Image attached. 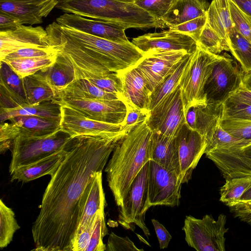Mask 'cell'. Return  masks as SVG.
<instances>
[{"mask_svg":"<svg viewBox=\"0 0 251 251\" xmlns=\"http://www.w3.org/2000/svg\"><path fill=\"white\" fill-rule=\"evenodd\" d=\"M177 0H135L134 3L154 18L161 21Z\"/></svg>","mask_w":251,"mask_h":251,"instance_id":"cell-42","label":"cell"},{"mask_svg":"<svg viewBox=\"0 0 251 251\" xmlns=\"http://www.w3.org/2000/svg\"><path fill=\"white\" fill-rule=\"evenodd\" d=\"M242 73V86L251 91V71Z\"/></svg>","mask_w":251,"mask_h":251,"instance_id":"cell-55","label":"cell"},{"mask_svg":"<svg viewBox=\"0 0 251 251\" xmlns=\"http://www.w3.org/2000/svg\"><path fill=\"white\" fill-rule=\"evenodd\" d=\"M57 53L45 57L20 58L0 61L7 63L16 73L22 78H24L34 75L40 70L51 65L55 62Z\"/></svg>","mask_w":251,"mask_h":251,"instance_id":"cell-36","label":"cell"},{"mask_svg":"<svg viewBox=\"0 0 251 251\" xmlns=\"http://www.w3.org/2000/svg\"><path fill=\"white\" fill-rule=\"evenodd\" d=\"M107 233L104 210H100L97 214L90 239L85 251H106V245L103 242V238Z\"/></svg>","mask_w":251,"mask_h":251,"instance_id":"cell-41","label":"cell"},{"mask_svg":"<svg viewBox=\"0 0 251 251\" xmlns=\"http://www.w3.org/2000/svg\"><path fill=\"white\" fill-rule=\"evenodd\" d=\"M22 25L17 18L0 11V31L14 29Z\"/></svg>","mask_w":251,"mask_h":251,"instance_id":"cell-53","label":"cell"},{"mask_svg":"<svg viewBox=\"0 0 251 251\" xmlns=\"http://www.w3.org/2000/svg\"><path fill=\"white\" fill-rule=\"evenodd\" d=\"M105 204L102 172H99L91 183L76 233L85 228H93L98 212L104 210Z\"/></svg>","mask_w":251,"mask_h":251,"instance_id":"cell-29","label":"cell"},{"mask_svg":"<svg viewBox=\"0 0 251 251\" xmlns=\"http://www.w3.org/2000/svg\"><path fill=\"white\" fill-rule=\"evenodd\" d=\"M192 53H187L176 63L155 87L150 95L149 111L179 85L182 73Z\"/></svg>","mask_w":251,"mask_h":251,"instance_id":"cell-32","label":"cell"},{"mask_svg":"<svg viewBox=\"0 0 251 251\" xmlns=\"http://www.w3.org/2000/svg\"><path fill=\"white\" fill-rule=\"evenodd\" d=\"M176 138L182 183H187L191 178L193 171L205 153L207 142L203 136L193 129L186 123Z\"/></svg>","mask_w":251,"mask_h":251,"instance_id":"cell-13","label":"cell"},{"mask_svg":"<svg viewBox=\"0 0 251 251\" xmlns=\"http://www.w3.org/2000/svg\"><path fill=\"white\" fill-rule=\"evenodd\" d=\"M106 251H140L143 250L138 249L128 237L119 236L112 232L106 245Z\"/></svg>","mask_w":251,"mask_h":251,"instance_id":"cell-48","label":"cell"},{"mask_svg":"<svg viewBox=\"0 0 251 251\" xmlns=\"http://www.w3.org/2000/svg\"><path fill=\"white\" fill-rule=\"evenodd\" d=\"M122 80L121 100L126 106L150 112V95L145 78L135 66L120 73Z\"/></svg>","mask_w":251,"mask_h":251,"instance_id":"cell-21","label":"cell"},{"mask_svg":"<svg viewBox=\"0 0 251 251\" xmlns=\"http://www.w3.org/2000/svg\"><path fill=\"white\" fill-rule=\"evenodd\" d=\"M120 1L123 2H134L135 0H116Z\"/></svg>","mask_w":251,"mask_h":251,"instance_id":"cell-58","label":"cell"},{"mask_svg":"<svg viewBox=\"0 0 251 251\" xmlns=\"http://www.w3.org/2000/svg\"><path fill=\"white\" fill-rule=\"evenodd\" d=\"M151 222L156 234L160 248L161 249L167 248L172 239V236L159 221L153 219L151 220Z\"/></svg>","mask_w":251,"mask_h":251,"instance_id":"cell-52","label":"cell"},{"mask_svg":"<svg viewBox=\"0 0 251 251\" xmlns=\"http://www.w3.org/2000/svg\"><path fill=\"white\" fill-rule=\"evenodd\" d=\"M206 21V14L169 28L186 34L192 37L197 43Z\"/></svg>","mask_w":251,"mask_h":251,"instance_id":"cell-45","label":"cell"},{"mask_svg":"<svg viewBox=\"0 0 251 251\" xmlns=\"http://www.w3.org/2000/svg\"><path fill=\"white\" fill-rule=\"evenodd\" d=\"M224 103L251 105V91L242 85Z\"/></svg>","mask_w":251,"mask_h":251,"instance_id":"cell-50","label":"cell"},{"mask_svg":"<svg viewBox=\"0 0 251 251\" xmlns=\"http://www.w3.org/2000/svg\"><path fill=\"white\" fill-rule=\"evenodd\" d=\"M71 140L67 145L60 151L43 159L16 170L11 175V180L13 181L17 180L23 182H28L47 175L51 176L56 172L68 153Z\"/></svg>","mask_w":251,"mask_h":251,"instance_id":"cell-27","label":"cell"},{"mask_svg":"<svg viewBox=\"0 0 251 251\" xmlns=\"http://www.w3.org/2000/svg\"><path fill=\"white\" fill-rule=\"evenodd\" d=\"M228 2L233 26L251 42V20L230 0Z\"/></svg>","mask_w":251,"mask_h":251,"instance_id":"cell-43","label":"cell"},{"mask_svg":"<svg viewBox=\"0 0 251 251\" xmlns=\"http://www.w3.org/2000/svg\"><path fill=\"white\" fill-rule=\"evenodd\" d=\"M58 50L55 62L51 65L40 70L34 75L58 92L60 98L61 92L75 81V72L70 59L63 52Z\"/></svg>","mask_w":251,"mask_h":251,"instance_id":"cell-23","label":"cell"},{"mask_svg":"<svg viewBox=\"0 0 251 251\" xmlns=\"http://www.w3.org/2000/svg\"><path fill=\"white\" fill-rule=\"evenodd\" d=\"M251 186V177H238L226 179L220 189V201L229 207L237 203L244 192Z\"/></svg>","mask_w":251,"mask_h":251,"instance_id":"cell-37","label":"cell"},{"mask_svg":"<svg viewBox=\"0 0 251 251\" xmlns=\"http://www.w3.org/2000/svg\"><path fill=\"white\" fill-rule=\"evenodd\" d=\"M0 102L13 108L27 104L23 78L6 62L0 61Z\"/></svg>","mask_w":251,"mask_h":251,"instance_id":"cell-26","label":"cell"},{"mask_svg":"<svg viewBox=\"0 0 251 251\" xmlns=\"http://www.w3.org/2000/svg\"><path fill=\"white\" fill-rule=\"evenodd\" d=\"M61 129L41 136L16 137L13 142L10 175L17 169L43 159L64 149L72 139Z\"/></svg>","mask_w":251,"mask_h":251,"instance_id":"cell-6","label":"cell"},{"mask_svg":"<svg viewBox=\"0 0 251 251\" xmlns=\"http://www.w3.org/2000/svg\"><path fill=\"white\" fill-rule=\"evenodd\" d=\"M205 154L220 170L226 179L251 177V160L242 148L216 149Z\"/></svg>","mask_w":251,"mask_h":251,"instance_id":"cell-20","label":"cell"},{"mask_svg":"<svg viewBox=\"0 0 251 251\" xmlns=\"http://www.w3.org/2000/svg\"><path fill=\"white\" fill-rule=\"evenodd\" d=\"M56 22L62 26L71 27L112 41L119 43L130 42L125 34L126 29L114 24L67 13L58 17Z\"/></svg>","mask_w":251,"mask_h":251,"instance_id":"cell-18","label":"cell"},{"mask_svg":"<svg viewBox=\"0 0 251 251\" xmlns=\"http://www.w3.org/2000/svg\"><path fill=\"white\" fill-rule=\"evenodd\" d=\"M152 132L146 121L127 131L112 151L105 172L108 186L119 207L134 179L151 160Z\"/></svg>","mask_w":251,"mask_h":251,"instance_id":"cell-2","label":"cell"},{"mask_svg":"<svg viewBox=\"0 0 251 251\" xmlns=\"http://www.w3.org/2000/svg\"><path fill=\"white\" fill-rule=\"evenodd\" d=\"M58 51V49L54 47L50 48H23L8 54L1 61L48 56L55 54Z\"/></svg>","mask_w":251,"mask_h":251,"instance_id":"cell-46","label":"cell"},{"mask_svg":"<svg viewBox=\"0 0 251 251\" xmlns=\"http://www.w3.org/2000/svg\"><path fill=\"white\" fill-rule=\"evenodd\" d=\"M220 56L209 52L197 43L196 50L191 54L179 83L185 117L190 108L207 103L205 86Z\"/></svg>","mask_w":251,"mask_h":251,"instance_id":"cell-5","label":"cell"},{"mask_svg":"<svg viewBox=\"0 0 251 251\" xmlns=\"http://www.w3.org/2000/svg\"><path fill=\"white\" fill-rule=\"evenodd\" d=\"M87 117L96 121L119 125L126 119L127 108L121 100H100L62 99L59 100Z\"/></svg>","mask_w":251,"mask_h":251,"instance_id":"cell-14","label":"cell"},{"mask_svg":"<svg viewBox=\"0 0 251 251\" xmlns=\"http://www.w3.org/2000/svg\"><path fill=\"white\" fill-rule=\"evenodd\" d=\"M226 217L219 215L215 220L206 215L202 219L187 216L182 229L188 245L198 251H225Z\"/></svg>","mask_w":251,"mask_h":251,"instance_id":"cell-7","label":"cell"},{"mask_svg":"<svg viewBox=\"0 0 251 251\" xmlns=\"http://www.w3.org/2000/svg\"><path fill=\"white\" fill-rule=\"evenodd\" d=\"M126 133L73 137L68 153L43 194L32 227L33 251H73L91 183Z\"/></svg>","mask_w":251,"mask_h":251,"instance_id":"cell-1","label":"cell"},{"mask_svg":"<svg viewBox=\"0 0 251 251\" xmlns=\"http://www.w3.org/2000/svg\"><path fill=\"white\" fill-rule=\"evenodd\" d=\"M23 82L28 104L60 100L59 94L34 74L23 78Z\"/></svg>","mask_w":251,"mask_h":251,"instance_id":"cell-34","label":"cell"},{"mask_svg":"<svg viewBox=\"0 0 251 251\" xmlns=\"http://www.w3.org/2000/svg\"><path fill=\"white\" fill-rule=\"evenodd\" d=\"M149 162L134 179L119 206L118 223L126 229L134 230V225L139 227L148 238L149 228L145 222L148 204Z\"/></svg>","mask_w":251,"mask_h":251,"instance_id":"cell-8","label":"cell"},{"mask_svg":"<svg viewBox=\"0 0 251 251\" xmlns=\"http://www.w3.org/2000/svg\"><path fill=\"white\" fill-rule=\"evenodd\" d=\"M126 108V115L123 125V129L127 131L146 121L149 116L150 112L130 106Z\"/></svg>","mask_w":251,"mask_h":251,"instance_id":"cell-49","label":"cell"},{"mask_svg":"<svg viewBox=\"0 0 251 251\" xmlns=\"http://www.w3.org/2000/svg\"><path fill=\"white\" fill-rule=\"evenodd\" d=\"M60 27L86 52L112 72L120 73L136 66L145 54L131 42L119 43L71 27Z\"/></svg>","mask_w":251,"mask_h":251,"instance_id":"cell-4","label":"cell"},{"mask_svg":"<svg viewBox=\"0 0 251 251\" xmlns=\"http://www.w3.org/2000/svg\"><path fill=\"white\" fill-rule=\"evenodd\" d=\"M227 43L229 51L239 63L242 73L251 71V42L233 26Z\"/></svg>","mask_w":251,"mask_h":251,"instance_id":"cell-35","label":"cell"},{"mask_svg":"<svg viewBox=\"0 0 251 251\" xmlns=\"http://www.w3.org/2000/svg\"><path fill=\"white\" fill-rule=\"evenodd\" d=\"M20 228L11 208L0 200V247H6L12 241L16 231Z\"/></svg>","mask_w":251,"mask_h":251,"instance_id":"cell-39","label":"cell"},{"mask_svg":"<svg viewBox=\"0 0 251 251\" xmlns=\"http://www.w3.org/2000/svg\"><path fill=\"white\" fill-rule=\"evenodd\" d=\"M224 119L251 121V105L224 103L222 119Z\"/></svg>","mask_w":251,"mask_h":251,"instance_id":"cell-47","label":"cell"},{"mask_svg":"<svg viewBox=\"0 0 251 251\" xmlns=\"http://www.w3.org/2000/svg\"><path fill=\"white\" fill-rule=\"evenodd\" d=\"M197 43L215 54H219L223 51H229L227 42L213 30L207 21Z\"/></svg>","mask_w":251,"mask_h":251,"instance_id":"cell-40","label":"cell"},{"mask_svg":"<svg viewBox=\"0 0 251 251\" xmlns=\"http://www.w3.org/2000/svg\"><path fill=\"white\" fill-rule=\"evenodd\" d=\"M250 201H251V186L242 195L238 203L245 202Z\"/></svg>","mask_w":251,"mask_h":251,"instance_id":"cell-56","label":"cell"},{"mask_svg":"<svg viewBox=\"0 0 251 251\" xmlns=\"http://www.w3.org/2000/svg\"><path fill=\"white\" fill-rule=\"evenodd\" d=\"M151 160L175 172L181 178L176 137H170L153 131L151 139Z\"/></svg>","mask_w":251,"mask_h":251,"instance_id":"cell-24","label":"cell"},{"mask_svg":"<svg viewBox=\"0 0 251 251\" xmlns=\"http://www.w3.org/2000/svg\"><path fill=\"white\" fill-rule=\"evenodd\" d=\"M65 98L100 100L120 99L118 95L106 92L84 79L75 80L61 92L60 100Z\"/></svg>","mask_w":251,"mask_h":251,"instance_id":"cell-31","label":"cell"},{"mask_svg":"<svg viewBox=\"0 0 251 251\" xmlns=\"http://www.w3.org/2000/svg\"><path fill=\"white\" fill-rule=\"evenodd\" d=\"M251 20V0H230Z\"/></svg>","mask_w":251,"mask_h":251,"instance_id":"cell-54","label":"cell"},{"mask_svg":"<svg viewBox=\"0 0 251 251\" xmlns=\"http://www.w3.org/2000/svg\"><path fill=\"white\" fill-rule=\"evenodd\" d=\"M206 15L208 25L227 42L229 34L233 26L228 0H212L209 5Z\"/></svg>","mask_w":251,"mask_h":251,"instance_id":"cell-33","label":"cell"},{"mask_svg":"<svg viewBox=\"0 0 251 251\" xmlns=\"http://www.w3.org/2000/svg\"><path fill=\"white\" fill-rule=\"evenodd\" d=\"M221 126L231 135L251 142V121L222 119Z\"/></svg>","mask_w":251,"mask_h":251,"instance_id":"cell-44","label":"cell"},{"mask_svg":"<svg viewBox=\"0 0 251 251\" xmlns=\"http://www.w3.org/2000/svg\"><path fill=\"white\" fill-rule=\"evenodd\" d=\"M56 7L65 13L114 24L126 29L165 27L161 21L134 2L116 0H59Z\"/></svg>","mask_w":251,"mask_h":251,"instance_id":"cell-3","label":"cell"},{"mask_svg":"<svg viewBox=\"0 0 251 251\" xmlns=\"http://www.w3.org/2000/svg\"><path fill=\"white\" fill-rule=\"evenodd\" d=\"M209 5L206 0H177L161 21L170 28L206 15Z\"/></svg>","mask_w":251,"mask_h":251,"instance_id":"cell-30","label":"cell"},{"mask_svg":"<svg viewBox=\"0 0 251 251\" xmlns=\"http://www.w3.org/2000/svg\"><path fill=\"white\" fill-rule=\"evenodd\" d=\"M242 76L231 58L221 55L205 86L206 103H224L242 85Z\"/></svg>","mask_w":251,"mask_h":251,"instance_id":"cell-11","label":"cell"},{"mask_svg":"<svg viewBox=\"0 0 251 251\" xmlns=\"http://www.w3.org/2000/svg\"><path fill=\"white\" fill-rule=\"evenodd\" d=\"M229 207L235 217L251 225V201L239 202Z\"/></svg>","mask_w":251,"mask_h":251,"instance_id":"cell-51","label":"cell"},{"mask_svg":"<svg viewBox=\"0 0 251 251\" xmlns=\"http://www.w3.org/2000/svg\"><path fill=\"white\" fill-rule=\"evenodd\" d=\"M251 143L250 141L241 139L231 135L225 130L220 124L212 137L207 141L204 154L216 149L243 148Z\"/></svg>","mask_w":251,"mask_h":251,"instance_id":"cell-38","label":"cell"},{"mask_svg":"<svg viewBox=\"0 0 251 251\" xmlns=\"http://www.w3.org/2000/svg\"><path fill=\"white\" fill-rule=\"evenodd\" d=\"M183 184L181 178L152 160L149 162L148 204L152 206H177Z\"/></svg>","mask_w":251,"mask_h":251,"instance_id":"cell-9","label":"cell"},{"mask_svg":"<svg viewBox=\"0 0 251 251\" xmlns=\"http://www.w3.org/2000/svg\"><path fill=\"white\" fill-rule=\"evenodd\" d=\"M53 47L46 29L41 26L22 25L14 29L0 31V61L21 48Z\"/></svg>","mask_w":251,"mask_h":251,"instance_id":"cell-15","label":"cell"},{"mask_svg":"<svg viewBox=\"0 0 251 251\" xmlns=\"http://www.w3.org/2000/svg\"><path fill=\"white\" fill-rule=\"evenodd\" d=\"M131 42L144 53L173 50H184L192 53L197 47V42L192 37L170 29L139 36L133 38Z\"/></svg>","mask_w":251,"mask_h":251,"instance_id":"cell-16","label":"cell"},{"mask_svg":"<svg viewBox=\"0 0 251 251\" xmlns=\"http://www.w3.org/2000/svg\"><path fill=\"white\" fill-rule=\"evenodd\" d=\"M223 104L206 103L196 105L190 108L186 115V123L203 136L206 142L212 137L221 123Z\"/></svg>","mask_w":251,"mask_h":251,"instance_id":"cell-22","label":"cell"},{"mask_svg":"<svg viewBox=\"0 0 251 251\" xmlns=\"http://www.w3.org/2000/svg\"><path fill=\"white\" fill-rule=\"evenodd\" d=\"M61 106L60 100H53L35 104H25L13 108L0 107V123L21 116H36L60 121Z\"/></svg>","mask_w":251,"mask_h":251,"instance_id":"cell-28","label":"cell"},{"mask_svg":"<svg viewBox=\"0 0 251 251\" xmlns=\"http://www.w3.org/2000/svg\"><path fill=\"white\" fill-rule=\"evenodd\" d=\"M61 104L60 129L72 137L80 135L112 136L126 130L123 129V124L115 125L96 121L72 107Z\"/></svg>","mask_w":251,"mask_h":251,"instance_id":"cell-12","label":"cell"},{"mask_svg":"<svg viewBox=\"0 0 251 251\" xmlns=\"http://www.w3.org/2000/svg\"><path fill=\"white\" fill-rule=\"evenodd\" d=\"M187 53L184 50L146 52L135 67L145 78L151 93L174 66Z\"/></svg>","mask_w":251,"mask_h":251,"instance_id":"cell-17","label":"cell"},{"mask_svg":"<svg viewBox=\"0 0 251 251\" xmlns=\"http://www.w3.org/2000/svg\"><path fill=\"white\" fill-rule=\"evenodd\" d=\"M9 130L14 140L19 136H41L60 129V121L36 116H18L9 120Z\"/></svg>","mask_w":251,"mask_h":251,"instance_id":"cell-25","label":"cell"},{"mask_svg":"<svg viewBox=\"0 0 251 251\" xmlns=\"http://www.w3.org/2000/svg\"><path fill=\"white\" fill-rule=\"evenodd\" d=\"M146 123L152 131L176 136L186 123L179 85L150 111Z\"/></svg>","mask_w":251,"mask_h":251,"instance_id":"cell-10","label":"cell"},{"mask_svg":"<svg viewBox=\"0 0 251 251\" xmlns=\"http://www.w3.org/2000/svg\"><path fill=\"white\" fill-rule=\"evenodd\" d=\"M59 0H0V11L20 20L22 25L41 24Z\"/></svg>","mask_w":251,"mask_h":251,"instance_id":"cell-19","label":"cell"},{"mask_svg":"<svg viewBox=\"0 0 251 251\" xmlns=\"http://www.w3.org/2000/svg\"><path fill=\"white\" fill-rule=\"evenodd\" d=\"M242 150L245 154L251 160V143L245 146L242 148Z\"/></svg>","mask_w":251,"mask_h":251,"instance_id":"cell-57","label":"cell"}]
</instances>
